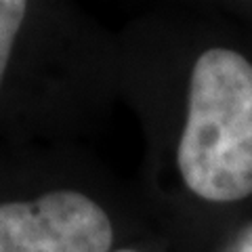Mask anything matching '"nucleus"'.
<instances>
[{
    "instance_id": "obj_1",
    "label": "nucleus",
    "mask_w": 252,
    "mask_h": 252,
    "mask_svg": "<svg viewBox=\"0 0 252 252\" xmlns=\"http://www.w3.org/2000/svg\"><path fill=\"white\" fill-rule=\"evenodd\" d=\"M177 164L202 200L252 193V63L240 53L210 49L195 61Z\"/></svg>"
},
{
    "instance_id": "obj_2",
    "label": "nucleus",
    "mask_w": 252,
    "mask_h": 252,
    "mask_svg": "<svg viewBox=\"0 0 252 252\" xmlns=\"http://www.w3.org/2000/svg\"><path fill=\"white\" fill-rule=\"evenodd\" d=\"M112 220L78 191L0 204V252H109Z\"/></svg>"
},
{
    "instance_id": "obj_3",
    "label": "nucleus",
    "mask_w": 252,
    "mask_h": 252,
    "mask_svg": "<svg viewBox=\"0 0 252 252\" xmlns=\"http://www.w3.org/2000/svg\"><path fill=\"white\" fill-rule=\"evenodd\" d=\"M26 13L28 4L23 0H0V82L4 78L15 38L26 19Z\"/></svg>"
},
{
    "instance_id": "obj_4",
    "label": "nucleus",
    "mask_w": 252,
    "mask_h": 252,
    "mask_svg": "<svg viewBox=\"0 0 252 252\" xmlns=\"http://www.w3.org/2000/svg\"><path fill=\"white\" fill-rule=\"evenodd\" d=\"M238 252H252V240H248V242H244V246L238 250Z\"/></svg>"
},
{
    "instance_id": "obj_5",
    "label": "nucleus",
    "mask_w": 252,
    "mask_h": 252,
    "mask_svg": "<svg viewBox=\"0 0 252 252\" xmlns=\"http://www.w3.org/2000/svg\"><path fill=\"white\" fill-rule=\"evenodd\" d=\"M116 252H137V250H128V248H124V250H116Z\"/></svg>"
}]
</instances>
